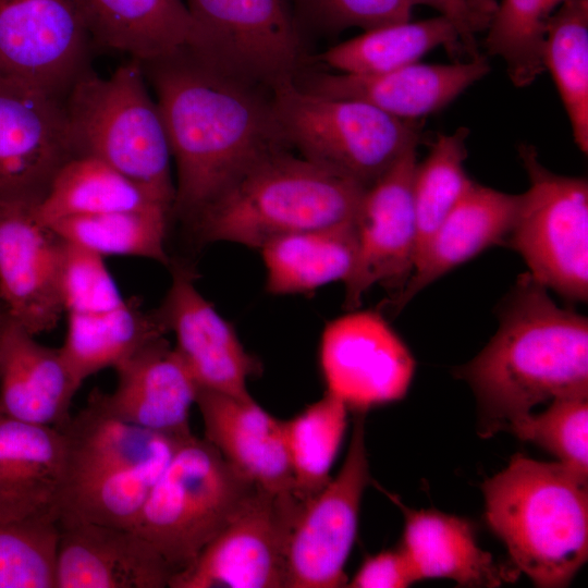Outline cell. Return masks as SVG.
Listing matches in <instances>:
<instances>
[{"label": "cell", "instance_id": "cell-38", "mask_svg": "<svg viewBox=\"0 0 588 588\" xmlns=\"http://www.w3.org/2000/svg\"><path fill=\"white\" fill-rule=\"evenodd\" d=\"M58 523L0 522V588H57Z\"/></svg>", "mask_w": 588, "mask_h": 588}, {"label": "cell", "instance_id": "cell-21", "mask_svg": "<svg viewBox=\"0 0 588 588\" xmlns=\"http://www.w3.org/2000/svg\"><path fill=\"white\" fill-rule=\"evenodd\" d=\"M490 71L483 56L451 64L413 63L375 74L319 73L302 88L335 99L357 100L406 120H419L453 101Z\"/></svg>", "mask_w": 588, "mask_h": 588}, {"label": "cell", "instance_id": "cell-28", "mask_svg": "<svg viewBox=\"0 0 588 588\" xmlns=\"http://www.w3.org/2000/svg\"><path fill=\"white\" fill-rule=\"evenodd\" d=\"M357 250L353 222L298 231L275 237L260 249L266 291L271 295L309 294L345 282Z\"/></svg>", "mask_w": 588, "mask_h": 588}, {"label": "cell", "instance_id": "cell-3", "mask_svg": "<svg viewBox=\"0 0 588 588\" xmlns=\"http://www.w3.org/2000/svg\"><path fill=\"white\" fill-rule=\"evenodd\" d=\"M481 491L487 524L516 569L540 588L568 586L588 558V479L515 454Z\"/></svg>", "mask_w": 588, "mask_h": 588}, {"label": "cell", "instance_id": "cell-7", "mask_svg": "<svg viewBox=\"0 0 588 588\" xmlns=\"http://www.w3.org/2000/svg\"><path fill=\"white\" fill-rule=\"evenodd\" d=\"M256 489L211 443L192 433L156 481L132 529L156 548L175 575Z\"/></svg>", "mask_w": 588, "mask_h": 588}, {"label": "cell", "instance_id": "cell-4", "mask_svg": "<svg viewBox=\"0 0 588 588\" xmlns=\"http://www.w3.org/2000/svg\"><path fill=\"white\" fill-rule=\"evenodd\" d=\"M365 189L285 148L252 166L187 224L197 244L259 250L282 235L353 222Z\"/></svg>", "mask_w": 588, "mask_h": 588}, {"label": "cell", "instance_id": "cell-12", "mask_svg": "<svg viewBox=\"0 0 588 588\" xmlns=\"http://www.w3.org/2000/svg\"><path fill=\"white\" fill-rule=\"evenodd\" d=\"M91 40L76 0H0V78L64 99Z\"/></svg>", "mask_w": 588, "mask_h": 588}, {"label": "cell", "instance_id": "cell-25", "mask_svg": "<svg viewBox=\"0 0 588 588\" xmlns=\"http://www.w3.org/2000/svg\"><path fill=\"white\" fill-rule=\"evenodd\" d=\"M378 488L403 512L401 548L418 580L448 578L463 587H499L515 579L518 571L497 564L478 546L468 520L438 510L409 509L396 495Z\"/></svg>", "mask_w": 588, "mask_h": 588}, {"label": "cell", "instance_id": "cell-31", "mask_svg": "<svg viewBox=\"0 0 588 588\" xmlns=\"http://www.w3.org/2000/svg\"><path fill=\"white\" fill-rule=\"evenodd\" d=\"M152 206L171 209L102 160L73 156L56 173L36 210L39 219L49 225L66 217Z\"/></svg>", "mask_w": 588, "mask_h": 588}, {"label": "cell", "instance_id": "cell-42", "mask_svg": "<svg viewBox=\"0 0 588 588\" xmlns=\"http://www.w3.org/2000/svg\"><path fill=\"white\" fill-rule=\"evenodd\" d=\"M419 581L401 546L365 558L346 587L405 588Z\"/></svg>", "mask_w": 588, "mask_h": 588}, {"label": "cell", "instance_id": "cell-10", "mask_svg": "<svg viewBox=\"0 0 588 588\" xmlns=\"http://www.w3.org/2000/svg\"><path fill=\"white\" fill-rule=\"evenodd\" d=\"M370 481L364 414H356L340 471L295 514L287 542V588L346 587L344 567Z\"/></svg>", "mask_w": 588, "mask_h": 588}, {"label": "cell", "instance_id": "cell-9", "mask_svg": "<svg viewBox=\"0 0 588 588\" xmlns=\"http://www.w3.org/2000/svg\"><path fill=\"white\" fill-rule=\"evenodd\" d=\"M184 1L199 33L193 51L204 60L270 90L295 79L303 45L289 0Z\"/></svg>", "mask_w": 588, "mask_h": 588}, {"label": "cell", "instance_id": "cell-22", "mask_svg": "<svg viewBox=\"0 0 588 588\" xmlns=\"http://www.w3.org/2000/svg\"><path fill=\"white\" fill-rule=\"evenodd\" d=\"M113 369L114 390L101 391L111 413L148 430L192 433L189 413L199 388L166 336L147 343Z\"/></svg>", "mask_w": 588, "mask_h": 588}, {"label": "cell", "instance_id": "cell-34", "mask_svg": "<svg viewBox=\"0 0 588 588\" xmlns=\"http://www.w3.org/2000/svg\"><path fill=\"white\" fill-rule=\"evenodd\" d=\"M347 413L340 399L326 392L284 420L293 492L298 501L314 497L331 480L330 471L347 427Z\"/></svg>", "mask_w": 588, "mask_h": 588}, {"label": "cell", "instance_id": "cell-37", "mask_svg": "<svg viewBox=\"0 0 588 588\" xmlns=\"http://www.w3.org/2000/svg\"><path fill=\"white\" fill-rule=\"evenodd\" d=\"M566 0H502L488 26L487 53L503 59L516 87L544 72L543 44L548 22Z\"/></svg>", "mask_w": 588, "mask_h": 588}, {"label": "cell", "instance_id": "cell-26", "mask_svg": "<svg viewBox=\"0 0 588 588\" xmlns=\"http://www.w3.org/2000/svg\"><path fill=\"white\" fill-rule=\"evenodd\" d=\"M60 429L65 441V488L109 469L170 457L192 434H168L131 424L108 409L99 389Z\"/></svg>", "mask_w": 588, "mask_h": 588}, {"label": "cell", "instance_id": "cell-15", "mask_svg": "<svg viewBox=\"0 0 588 588\" xmlns=\"http://www.w3.org/2000/svg\"><path fill=\"white\" fill-rule=\"evenodd\" d=\"M38 201L0 200V306L34 335L64 314L60 274L65 241L36 210Z\"/></svg>", "mask_w": 588, "mask_h": 588}, {"label": "cell", "instance_id": "cell-41", "mask_svg": "<svg viewBox=\"0 0 588 588\" xmlns=\"http://www.w3.org/2000/svg\"><path fill=\"white\" fill-rule=\"evenodd\" d=\"M302 10L331 30H364L411 20L412 0H298Z\"/></svg>", "mask_w": 588, "mask_h": 588}, {"label": "cell", "instance_id": "cell-39", "mask_svg": "<svg viewBox=\"0 0 588 588\" xmlns=\"http://www.w3.org/2000/svg\"><path fill=\"white\" fill-rule=\"evenodd\" d=\"M507 431L532 442L588 479V396H565L550 402L540 414L529 413L509 425Z\"/></svg>", "mask_w": 588, "mask_h": 588}, {"label": "cell", "instance_id": "cell-35", "mask_svg": "<svg viewBox=\"0 0 588 588\" xmlns=\"http://www.w3.org/2000/svg\"><path fill=\"white\" fill-rule=\"evenodd\" d=\"M172 456L110 469L69 486L59 519L132 528Z\"/></svg>", "mask_w": 588, "mask_h": 588}, {"label": "cell", "instance_id": "cell-13", "mask_svg": "<svg viewBox=\"0 0 588 588\" xmlns=\"http://www.w3.org/2000/svg\"><path fill=\"white\" fill-rule=\"evenodd\" d=\"M319 367L326 392L340 399L348 412L365 414L406 395L416 362L380 313L357 308L326 324Z\"/></svg>", "mask_w": 588, "mask_h": 588}, {"label": "cell", "instance_id": "cell-32", "mask_svg": "<svg viewBox=\"0 0 588 588\" xmlns=\"http://www.w3.org/2000/svg\"><path fill=\"white\" fill-rule=\"evenodd\" d=\"M172 210L163 206L62 218L49 224L64 241L100 256H132L170 266L166 241Z\"/></svg>", "mask_w": 588, "mask_h": 588}, {"label": "cell", "instance_id": "cell-1", "mask_svg": "<svg viewBox=\"0 0 588 588\" xmlns=\"http://www.w3.org/2000/svg\"><path fill=\"white\" fill-rule=\"evenodd\" d=\"M140 63L176 167L173 216L185 223L260 159L290 149L259 86L191 49Z\"/></svg>", "mask_w": 588, "mask_h": 588}, {"label": "cell", "instance_id": "cell-14", "mask_svg": "<svg viewBox=\"0 0 588 588\" xmlns=\"http://www.w3.org/2000/svg\"><path fill=\"white\" fill-rule=\"evenodd\" d=\"M416 151L409 149L363 194L354 220L355 265L344 282L346 311L359 308L375 285L393 290L394 297L413 272L417 253L413 198Z\"/></svg>", "mask_w": 588, "mask_h": 588}, {"label": "cell", "instance_id": "cell-2", "mask_svg": "<svg viewBox=\"0 0 588 588\" xmlns=\"http://www.w3.org/2000/svg\"><path fill=\"white\" fill-rule=\"evenodd\" d=\"M488 344L454 375L471 388L488 438L544 402L588 396V320L560 307L528 272L498 309Z\"/></svg>", "mask_w": 588, "mask_h": 588}, {"label": "cell", "instance_id": "cell-40", "mask_svg": "<svg viewBox=\"0 0 588 588\" xmlns=\"http://www.w3.org/2000/svg\"><path fill=\"white\" fill-rule=\"evenodd\" d=\"M60 293L64 314H96L125 301L102 256L65 241Z\"/></svg>", "mask_w": 588, "mask_h": 588}, {"label": "cell", "instance_id": "cell-29", "mask_svg": "<svg viewBox=\"0 0 588 588\" xmlns=\"http://www.w3.org/2000/svg\"><path fill=\"white\" fill-rule=\"evenodd\" d=\"M66 316L68 328L60 350L79 387L88 377L117 367L147 343L168 333L157 309L144 310L136 297L108 311Z\"/></svg>", "mask_w": 588, "mask_h": 588}, {"label": "cell", "instance_id": "cell-36", "mask_svg": "<svg viewBox=\"0 0 588 588\" xmlns=\"http://www.w3.org/2000/svg\"><path fill=\"white\" fill-rule=\"evenodd\" d=\"M468 133V128L460 127L452 134H439L428 156L417 162L413 181L416 259L473 183L464 168Z\"/></svg>", "mask_w": 588, "mask_h": 588}, {"label": "cell", "instance_id": "cell-8", "mask_svg": "<svg viewBox=\"0 0 588 588\" xmlns=\"http://www.w3.org/2000/svg\"><path fill=\"white\" fill-rule=\"evenodd\" d=\"M529 187L505 245L520 255L528 273L569 301L588 299V182L548 170L536 148L520 145Z\"/></svg>", "mask_w": 588, "mask_h": 588}, {"label": "cell", "instance_id": "cell-44", "mask_svg": "<svg viewBox=\"0 0 588 588\" xmlns=\"http://www.w3.org/2000/svg\"><path fill=\"white\" fill-rule=\"evenodd\" d=\"M2 317H3V311H2L1 306H0V322H1Z\"/></svg>", "mask_w": 588, "mask_h": 588}, {"label": "cell", "instance_id": "cell-16", "mask_svg": "<svg viewBox=\"0 0 588 588\" xmlns=\"http://www.w3.org/2000/svg\"><path fill=\"white\" fill-rule=\"evenodd\" d=\"M73 156L64 99L0 78V200L40 201Z\"/></svg>", "mask_w": 588, "mask_h": 588}, {"label": "cell", "instance_id": "cell-30", "mask_svg": "<svg viewBox=\"0 0 588 588\" xmlns=\"http://www.w3.org/2000/svg\"><path fill=\"white\" fill-rule=\"evenodd\" d=\"M439 46L461 47L455 26L441 14L365 30L329 48L317 59L341 73L375 74L416 63Z\"/></svg>", "mask_w": 588, "mask_h": 588}, {"label": "cell", "instance_id": "cell-24", "mask_svg": "<svg viewBox=\"0 0 588 588\" xmlns=\"http://www.w3.org/2000/svg\"><path fill=\"white\" fill-rule=\"evenodd\" d=\"M79 385L60 347L35 335L3 314L0 322V414L62 428Z\"/></svg>", "mask_w": 588, "mask_h": 588}, {"label": "cell", "instance_id": "cell-11", "mask_svg": "<svg viewBox=\"0 0 588 588\" xmlns=\"http://www.w3.org/2000/svg\"><path fill=\"white\" fill-rule=\"evenodd\" d=\"M301 503L256 489L169 587L287 588V542Z\"/></svg>", "mask_w": 588, "mask_h": 588}, {"label": "cell", "instance_id": "cell-5", "mask_svg": "<svg viewBox=\"0 0 588 588\" xmlns=\"http://www.w3.org/2000/svg\"><path fill=\"white\" fill-rule=\"evenodd\" d=\"M145 79L134 58L109 77L83 73L64 98L69 137L74 156L102 160L173 212L170 144Z\"/></svg>", "mask_w": 588, "mask_h": 588}, {"label": "cell", "instance_id": "cell-17", "mask_svg": "<svg viewBox=\"0 0 588 588\" xmlns=\"http://www.w3.org/2000/svg\"><path fill=\"white\" fill-rule=\"evenodd\" d=\"M171 284L157 309L175 336L173 346L199 389L249 399L247 380L260 364L240 341L233 326L196 287L197 272L172 261Z\"/></svg>", "mask_w": 588, "mask_h": 588}, {"label": "cell", "instance_id": "cell-6", "mask_svg": "<svg viewBox=\"0 0 588 588\" xmlns=\"http://www.w3.org/2000/svg\"><path fill=\"white\" fill-rule=\"evenodd\" d=\"M271 101L290 148L366 188L419 145V120L400 119L357 100L324 97L295 79L274 86Z\"/></svg>", "mask_w": 588, "mask_h": 588}, {"label": "cell", "instance_id": "cell-43", "mask_svg": "<svg viewBox=\"0 0 588 588\" xmlns=\"http://www.w3.org/2000/svg\"><path fill=\"white\" fill-rule=\"evenodd\" d=\"M414 5L431 7L455 26L461 47L470 58L478 56L476 34L487 29L497 9L494 0H412Z\"/></svg>", "mask_w": 588, "mask_h": 588}, {"label": "cell", "instance_id": "cell-23", "mask_svg": "<svg viewBox=\"0 0 588 588\" xmlns=\"http://www.w3.org/2000/svg\"><path fill=\"white\" fill-rule=\"evenodd\" d=\"M520 200L473 183L434 231L420 254L403 290L391 304L401 311L431 283L483 250L505 245Z\"/></svg>", "mask_w": 588, "mask_h": 588}, {"label": "cell", "instance_id": "cell-27", "mask_svg": "<svg viewBox=\"0 0 588 588\" xmlns=\"http://www.w3.org/2000/svg\"><path fill=\"white\" fill-rule=\"evenodd\" d=\"M97 44L140 62L196 49L199 33L184 0H76Z\"/></svg>", "mask_w": 588, "mask_h": 588}, {"label": "cell", "instance_id": "cell-19", "mask_svg": "<svg viewBox=\"0 0 588 588\" xmlns=\"http://www.w3.org/2000/svg\"><path fill=\"white\" fill-rule=\"evenodd\" d=\"M65 478L61 429L0 414V522L58 523Z\"/></svg>", "mask_w": 588, "mask_h": 588}, {"label": "cell", "instance_id": "cell-20", "mask_svg": "<svg viewBox=\"0 0 588 588\" xmlns=\"http://www.w3.org/2000/svg\"><path fill=\"white\" fill-rule=\"evenodd\" d=\"M204 438L241 475L275 495L295 497L284 420L253 397L240 399L199 389L196 403Z\"/></svg>", "mask_w": 588, "mask_h": 588}, {"label": "cell", "instance_id": "cell-33", "mask_svg": "<svg viewBox=\"0 0 588 588\" xmlns=\"http://www.w3.org/2000/svg\"><path fill=\"white\" fill-rule=\"evenodd\" d=\"M549 70L578 148L588 151V0H566L551 15L543 44Z\"/></svg>", "mask_w": 588, "mask_h": 588}, {"label": "cell", "instance_id": "cell-18", "mask_svg": "<svg viewBox=\"0 0 588 588\" xmlns=\"http://www.w3.org/2000/svg\"><path fill=\"white\" fill-rule=\"evenodd\" d=\"M57 588H164L174 571L132 528L59 519Z\"/></svg>", "mask_w": 588, "mask_h": 588}]
</instances>
